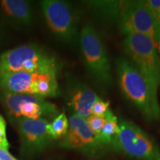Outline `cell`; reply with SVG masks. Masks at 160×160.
Here are the masks:
<instances>
[{
	"label": "cell",
	"instance_id": "obj_1",
	"mask_svg": "<svg viewBox=\"0 0 160 160\" xmlns=\"http://www.w3.org/2000/svg\"><path fill=\"white\" fill-rule=\"evenodd\" d=\"M119 87L125 97L149 121L160 118L158 87L133 63L125 59L117 62Z\"/></svg>",
	"mask_w": 160,
	"mask_h": 160
},
{
	"label": "cell",
	"instance_id": "obj_2",
	"mask_svg": "<svg viewBox=\"0 0 160 160\" xmlns=\"http://www.w3.org/2000/svg\"><path fill=\"white\" fill-rule=\"evenodd\" d=\"M59 64L56 58L35 44L22 45L0 56V71L58 73Z\"/></svg>",
	"mask_w": 160,
	"mask_h": 160
},
{
	"label": "cell",
	"instance_id": "obj_3",
	"mask_svg": "<svg viewBox=\"0 0 160 160\" xmlns=\"http://www.w3.org/2000/svg\"><path fill=\"white\" fill-rule=\"evenodd\" d=\"M79 45L88 75L100 87H110L112 73L108 56L102 39L91 24L84 26L80 32Z\"/></svg>",
	"mask_w": 160,
	"mask_h": 160
},
{
	"label": "cell",
	"instance_id": "obj_4",
	"mask_svg": "<svg viewBox=\"0 0 160 160\" xmlns=\"http://www.w3.org/2000/svg\"><path fill=\"white\" fill-rule=\"evenodd\" d=\"M39 5L48 27L58 40L68 45L79 44V19L71 3L60 0H43Z\"/></svg>",
	"mask_w": 160,
	"mask_h": 160
},
{
	"label": "cell",
	"instance_id": "obj_5",
	"mask_svg": "<svg viewBox=\"0 0 160 160\" xmlns=\"http://www.w3.org/2000/svg\"><path fill=\"white\" fill-rule=\"evenodd\" d=\"M0 102L13 122H17L21 118L45 119L48 121L59 114L57 106L38 96L0 91Z\"/></svg>",
	"mask_w": 160,
	"mask_h": 160
},
{
	"label": "cell",
	"instance_id": "obj_6",
	"mask_svg": "<svg viewBox=\"0 0 160 160\" xmlns=\"http://www.w3.org/2000/svg\"><path fill=\"white\" fill-rule=\"evenodd\" d=\"M119 29L125 35L139 33L149 37L156 47L160 42V25L145 1L122 2Z\"/></svg>",
	"mask_w": 160,
	"mask_h": 160
},
{
	"label": "cell",
	"instance_id": "obj_7",
	"mask_svg": "<svg viewBox=\"0 0 160 160\" xmlns=\"http://www.w3.org/2000/svg\"><path fill=\"white\" fill-rule=\"evenodd\" d=\"M119 131L111 145L117 151L140 160H160V148L152 138L128 121L119 124Z\"/></svg>",
	"mask_w": 160,
	"mask_h": 160
},
{
	"label": "cell",
	"instance_id": "obj_8",
	"mask_svg": "<svg viewBox=\"0 0 160 160\" xmlns=\"http://www.w3.org/2000/svg\"><path fill=\"white\" fill-rule=\"evenodd\" d=\"M123 46L132 63L158 87L160 85V59L153 42L145 35L133 33L126 36Z\"/></svg>",
	"mask_w": 160,
	"mask_h": 160
},
{
	"label": "cell",
	"instance_id": "obj_9",
	"mask_svg": "<svg viewBox=\"0 0 160 160\" xmlns=\"http://www.w3.org/2000/svg\"><path fill=\"white\" fill-rule=\"evenodd\" d=\"M17 123L24 157L29 159L41 153L53 139L48 130V120L21 118Z\"/></svg>",
	"mask_w": 160,
	"mask_h": 160
},
{
	"label": "cell",
	"instance_id": "obj_10",
	"mask_svg": "<svg viewBox=\"0 0 160 160\" xmlns=\"http://www.w3.org/2000/svg\"><path fill=\"white\" fill-rule=\"evenodd\" d=\"M59 145L64 148L76 150L93 157L104 145L90 129L85 118L72 114L68 119V129Z\"/></svg>",
	"mask_w": 160,
	"mask_h": 160
},
{
	"label": "cell",
	"instance_id": "obj_11",
	"mask_svg": "<svg viewBox=\"0 0 160 160\" xmlns=\"http://www.w3.org/2000/svg\"><path fill=\"white\" fill-rule=\"evenodd\" d=\"M99 99L95 92L85 83L70 79L67 84L65 99L73 114L87 119L91 115L93 105Z\"/></svg>",
	"mask_w": 160,
	"mask_h": 160
},
{
	"label": "cell",
	"instance_id": "obj_12",
	"mask_svg": "<svg viewBox=\"0 0 160 160\" xmlns=\"http://www.w3.org/2000/svg\"><path fill=\"white\" fill-rule=\"evenodd\" d=\"M45 73L0 71V91L39 97V84Z\"/></svg>",
	"mask_w": 160,
	"mask_h": 160
},
{
	"label": "cell",
	"instance_id": "obj_13",
	"mask_svg": "<svg viewBox=\"0 0 160 160\" xmlns=\"http://www.w3.org/2000/svg\"><path fill=\"white\" fill-rule=\"evenodd\" d=\"M0 11L7 21L17 27L29 28L34 22V11L28 1L2 0Z\"/></svg>",
	"mask_w": 160,
	"mask_h": 160
},
{
	"label": "cell",
	"instance_id": "obj_14",
	"mask_svg": "<svg viewBox=\"0 0 160 160\" xmlns=\"http://www.w3.org/2000/svg\"><path fill=\"white\" fill-rule=\"evenodd\" d=\"M122 2L94 1L89 2L91 9L99 17L107 19H119Z\"/></svg>",
	"mask_w": 160,
	"mask_h": 160
},
{
	"label": "cell",
	"instance_id": "obj_15",
	"mask_svg": "<svg viewBox=\"0 0 160 160\" xmlns=\"http://www.w3.org/2000/svg\"><path fill=\"white\" fill-rule=\"evenodd\" d=\"M105 117L106 122L99 137L100 142L104 146L111 145L112 142L119 131V125L117 118L113 115L111 110L108 111Z\"/></svg>",
	"mask_w": 160,
	"mask_h": 160
},
{
	"label": "cell",
	"instance_id": "obj_16",
	"mask_svg": "<svg viewBox=\"0 0 160 160\" xmlns=\"http://www.w3.org/2000/svg\"><path fill=\"white\" fill-rule=\"evenodd\" d=\"M68 129V119L65 112L59 113L57 117L49 122L48 130L53 139H62Z\"/></svg>",
	"mask_w": 160,
	"mask_h": 160
},
{
	"label": "cell",
	"instance_id": "obj_17",
	"mask_svg": "<svg viewBox=\"0 0 160 160\" xmlns=\"http://www.w3.org/2000/svg\"><path fill=\"white\" fill-rule=\"evenodd\" d=\"M86 121H87V123L89 126L90 129L99 138L103 126L106 122L105 117H97V116L94 115H91L86 119Z\"/></svg>",
	"mask_w": 160,
	"mask_h": 160
},
{
	"label": "cell",
	"instance_id": "obj_18",
	"mask_svg": "<svg viewBox=\"0 0 160 160\" xmlns=\"http://www.w3.org/2000/svg\"><path fill=\"white\" fill-rule=\"evenodd\" d=\"M110 102L108 101L105 102L99 99L97 100L93 105L91 110V115L97 116V117H105L106 113L109 111Z\"/></svg>",
	"mask_w": 160,
	"mask_h": 160
},
{
	"label": "cell",
	"instance_id": "obj_19",
	"mask_svg": "<svg viewBox=\"0 0 160 160\" xmlns=\"http://www.w3.org/2000/svg\"><path fill=\"white\" fill-rule=\"evenodd\" d=\"M10 147L6 135V122L4 117L0 114V148L8 151Z\"/></svg>",
	"mask_w": 160,
	"mask_h": 160
},
{
	"label": "cell",
	"instance_id": "obj_20",
	"mask_svg": "<svg viewBox=\"0 0 160 160\" xmlns=\"http://www.w3.org/2000/svg\"><path fill=\"white\" fill-rule=\"evenodd\" d=\"M145 2L151 9L156 20L160 25V0H149L145 1Z\"/></svg>",
	"mask_w": 160,
	"mask_h": 160
},
{
	"label": "cell",
	"instance_id": "obj_21",
	"mask_svg": "<svg viewBox=\"0 0 160 160\" xmlns=\"http://www.w3.org/2000/svg\"><path fill=\"white\" fill-rule=\"evenodd\" d=\"M0 160H18L11 155L8 151L0 148Z\"/></svg>",
	"mask_w": 160,
	"mask_h": 160
},
{
	"label": "cell",
	"instance_id": "obj_22",
	"mask_svg": "<svg viewBox=\"0 0 160 160\" xmlns=\"http://www.w3.org/2000/svg\"><path fill=\"white\" fill-rule=\"evenodd\" d=\"M159 52H160V42L159 43Z\"/></svg>",
	"mask_w": 160,
	"mask_h": 160
}]
</instances>
